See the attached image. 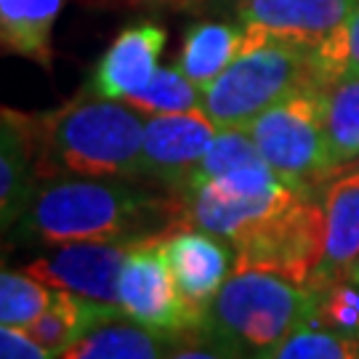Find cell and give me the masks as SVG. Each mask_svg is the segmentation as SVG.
Wrapping results in <instances>:
<instances>
[{
	"label": "cell",
	"instance_id": "obj_3",
	"mask_svg": "<svg viewBox=\"0 0 359 359\" xmlns=\"http://www.w3.org/2000/svg\"><path fill=\"white\" fill-rule=\"evenodd\" d=\"M320 287L271 271H231L208 306L203 333L237 359H271L295 330L320 314Z\"/></svg>",
	"mask_w": 359,
	"mask_h": 359
},
{
	"label": "cell",
	"instance_id": "obj_13",
	"mask_svg": "<svg viewBox=\"0 0 359 359\" xmlns=\"http://www.w3.org/2000/svg\"><path fill=\"white\" fill-rule=\"evenodd\" d=\"M38 184V117L3 107L0 112V224L6 234L25 216Z\"/></svg>",
	"mask_w": 359,
	"mask_h": 359
},
{
	"label": "cell",
	"instance_id": "obj_14",
	"mask_svg": "<svg viewBox=\"0 0 359 359\" xmlns=\"http://www.w3.org/2000/svg\"><path fill=\"white\" fill-rule=\"evenodd\" d=\"M165 29L152 22H142L123 29L99 59L88 83V90L102 99H128L152 83L160 69V53L165 46Z\"/></svg>",
	"mask_w": 359,
	"mask_h": 359
},
{
	"label": "cell",
	"instance_id": "obj_19",
	"mask_svg": "<svg viewBox=\"0 0 359 359\" xmlns=\"http://www.w3.org/2000/svg\"><path fill=\"white\" fill-rule=\"evenodd\" d=\"M243 48V27L203 22L194 25L181 46L179 67L194 86L205 88L237 59Z\"/></svg>",
	"mask_w": 359,
	"mask_h": 359
},
{
	"label": "cell",
	"instance_id": "obj_8",
	"mask_svg": "<svg viewBox=\"0 0 359 359\" xmlns=\"http://www.w3.org/2000/svg\"><path fill=\"white\" fill-rule=\"evenodd\" d=\"M160 240H147L130 248L117 280L120 309L133 322L173 338L203 333L200 320L181 298Z\"/></svg>",
	"mask_w": 359,
	"mask_h": 359
},
{
	"label": "cell",
	"instance_id": "obj_15",
	"mask_svg": "<svg viewBox=\"0 0 359 359\" xmlns=\"http://www.w3.org/2000/svg\"><path fill=\"white\" fill-rule=\"evenodd\" d=\"M325 210V256L314 287L346 277L359 261V173L341 170L320 189Z\"/></svg>",
	"mask_w": 359,
	"mask_h": 359
},
{
	"label": "cell",
	"instance_id": "obj_26",
	"mask_svg": "<svg viewBox=\"0 0 359 359\" xmlns=\"http://www.w3.org/2000/svg\"><path fill=\"white\" fill-rule=\"evenodd\" d=\"M320 317L335 330L357 335L359 333V285L351 280H338L320 287Z\"/></svg>",
	"mask_w": 359,
	"mask_h": 359
},
{
	"label": "cell",
	"instance_id": "obj_22",
	"mask_svg": "<svg viewBox=\"0 0 359 359\" xmlns=\"http://www.w3.org/2000/svg\"><path fill=\"white\" fill-rule=\"evenodd\" d=\"M53 287L25 269H3L0 274V325L29 327L53 301Z\"/></svg>",
	"mask_w": 359,
	"mask_h": 359
},
{
	"label": "cell",
	"instance_id": "obj_29",
	"mask_svg": "<svg viewBox=\"0 0 359 359\" xmlns=\"http://www.w3.org/2000/svg\"><path fill=\"white\" fill-rule=\"evenodd\" d=\"M344 280H351V283L359 285V261L354 264V266H351V269L346 271V277H344Z\"/></svg>",
	"mask_w": 359,
	"mask_h": 359
},
{
	"label": "cell",
	"instance_id": "obj_20",
	"mask_svg": "<svg viewBox=\"0 0 359 359\" xmlns=\"http://www.w3.org/2000/svg\"><path fill=\"white\" fill-rule=\"evenodd\" d=\"M325 136L333 176L359 157V75L338 77L322 86Z\"/></svg>",
	"mask_w": 359,
	"mask_h": 359
},
{
	"label": "cell",
	"instance_id": "obj_6",
	"mask_svg": "<svg viewBox=\"0 0 359 359\" xmlns=\"http://www.w3.org/2000/svg\"><path fill=\"white\" fill-rule=\"evenodd\" d=\"M301 194L311 192L290 187L271 170L269 163H264L194 184L181 194V200L187 208V224L213 231L234 245Z\"/></svg>",
	"mask_w": 359,
	"mask_h": 359
},
{
	"label": "cell",
	"instance_id": "obj_12",
	"mask_svg": "<svg viewBox=\"0 0 359 359\" xmlns=\"http://www.w3.org/2000/svg\"><path fill=\"white\" fill-rule=\"evenodd\" d=\"M359 6V0H240L237 25L245 40H285L314 51Z\"/></svg>",
	"mask_w": 359,
	"mask_h": 359
},
{
	"label": "cell",
	"instance_id": "obj_27",
	"mask_svg": "<svg viewBox=\"0 0 359 359\" xmlns=\"http://www.w3.org/2000/svg\"><path fill=\"white\" fill-rule=\"evenodd\" d=\"M0 359H59L53 351L40 346L25 327H0Z\"/></svg>",
	"mask_w": 359,
	"mask_h": 359
},
{
	"label": "cell",
	"instance_id": "obj_5",
	"mask_svg": "<svg viewBox=\"0 0 359 359\" xmlns=\"http://www.w3.org/2000/svg\"><path fill=\"white\" fill-rule=\"evenodd\" d=\"M245 130L269 168L301 192H320L333 179L325 136L322 86H304L253 117Z\"/></svg>",
	"mask_w": 359,
	"mask_h": 359
},
{
	"label": "cell",
	"instance_id": "obj_25",
	"mask_svg": "<svg viewBox=\"0 0 359 359\" xmlns=\"http://www.w3.org/2000/svg\"><path fill=\"white\" fill-rule=\"evenodd\" d=\"M311 65L320 86L338 77L359 75V6L311 51Z\"/></svg>",
	"mask_w": 359,
	"mask_h": 359
},
{
	"label": "cell",
	"instance_id": "obj_28",
	"mask_svg": "<svg viewBox=\"0 0 359 359\" xmlns=\"http://www.w3.org/2000/svg\"><path fill=\"white\" fill-rule=\"evenodd\" d=\"M165 359H237L229 348H224L218 341H213L205 333H189L181 335L168 351Z\"/></svg>",
	"mask_w": 359,
	"mask_h": 359
},
{
	"label": "cell",
	"instance_id": "obj_21",
	"mask_svg": "<svg viewBox=\"0 0 359 359\" xmlns=\"http://www.w3.org/2000/svg\"><path fill=\"white\" fill-rule=\"evenodd\" d=\"M133 109H139L142 115H173V112H192L200 109L203 104V88L194 86L189 77L181 72V67H160L154 72L152 83L133 93L128 99Z\"/></svg>",
	"mask_w": 359,
	"mask_h": 359
},
{
	"label": "cell",
	"instance_id": "obj_31",
	"mask_svg": "<svg viewBox=\"0 0 359 359\" xmlns=\"http://www.w3.org/2000/svg\"><path fill=\"white\" fill-rule=\"evenodd\" d=\"M357 344H359V333H357Z\"/></svg>",
	"mask_w": 359,
	"mask_h": 359
},
{
	"label": "cell",
	"instance_id": "obj_30",
	"mask_svg": "<svg viewBox=\"0 0 359 359\" xmlns=\"http://www.w3.org/2000/svg\"><path fill=\"white\" fill-rule=\"evenodd\" d=\"M341 170H348V173H359V157L354 160V163H348L346 168H341ZM341 170H338V173H341Z\"/></svg>",
	"mask_w": 359,
	"mask_h": 359
},
{
	"label": "cell",
	"instance_id": "obj_4",
	"mask_svg": "<svg viewBox=\"0 0 359 359\" xmlns=\"http://www.w3.org/2000/svg\"><path fill=\"white\" fill-rule=\"evenodd\" d=\"M304 86H320L311 51L285 40H245L237 59L203 88L205 112L216 128H245L271 104Z\"/></svg>",
	"mask_w": 359,
	"mask_h": 359
},
{
	"label": "cell",
	"instance_id": "obj_24",
	"mask_svg": "<svg viewBox=\"0 0 359 359\" xmlns=\"http://www.w3.org/2000/svg\"><path fill=\"white\" fill-rule=\"evenodd\" d=\"M271 359H359L357 335L335 330L320 317L295 330Z\"/></svg>",
	"mask_w": 359,
	"mask_h": 359
},
{
	"label": "cell",
	"instance_id": "obj_2",
	"mask_svg": "<svg viewBox=\"0 0 359 359\" xmlns=\"http://www.w3.org/2000/svg\"><path fill=\"white\" fill-rule=\"evenodd\" d=\"M147 115L117 99H80L38 115L40 181L56 176L144 181Z\"/></svg>",
	"mask_w": 359,
	"mask_h": 359
},
{
	"label": "cell",
	"instance_id": "obj_9",
	"mask_svg": "<svg viewBox=\"0 0 359 359\" xmlns=\"http://www.w3.org/2000/svg\"><path fill=\"white\" fill-rule=\"evenodd\" d=\"M216 123L203 112L149 115L144 126V181L181 194L216 139Z\"/></svg>",
	"mask_w": 359,
	"mask_h": 359
},
{
	"label": "cell",
	"instance_id": "obj_1",
	"mask_svg": "<svg viewBox=\"0 0 359 359\" xmlns=\"http://www.w3.org/2000/svg\"><path fill=\"white\" fill-rule=\"evenodd\" d=\"M187 224L179 194L147 181L56 176L38 184L25 216L11 226L19 245L56 248L69 243L160 240Z\"/></svg>",
	"mask_w": 359,
	"mask_h": 359
},
{
	"label": "cell",
	"instance_id": "obj_16",
	"mask_svg": "<svg viewBox=\"0 0 359 359\" xmlns=\"http://www.w3.org/2000/svg\"><path fill=\"white\" fill-rule=\"evenodd\" d=\"M115 317H123V309L107 306V304H99L93 298H86V295L69 293V290H56L51 306L25 330L40 346H46L56 357H62L83 335H88L93 327L115 320Z\"/></svg>",
	"mask_w": 359,
	"mask_h": 359
},
{
	"label": "cell",
	"instance_id": "obj_18",
	"mask_svg": "<svg viewBox=\"0 0 359 359\" xmlns=\"http://www.w3.org/2000/svg\"><path fill=\"white\" fill-rule=\"evenodd\" d=\"M65 0H0L3 48L38 65L51 62V29Z\"/></svg>",
	"mask_w": 359,
	"mask_h": 359
},
{
	"label": "cell",
	"instance_id": "obj_23",
	"mask_svg": "<svg viewBox=\"0 0 359 359\" xmlns=\"http://www.w3.org/2000/svg\"><path fill=\"white\" fill-rule=\"evenodd\" d=\"M266 160L261 157L256 142L250 139V133L245 128H218L216 139L210 142L205 157L197 163L192 179L187 184V189L194 184H203V181L218 179V176H226L234 170H245V168L264 165ZM184 189V192H187ZM181 192V194H184ZM179 194V197H181Z\"/></svg>",
	"mask_w": 359,
	"mask_h": 359
},
{
	"label": "cell",
	"instance_id": "obj_10",
	"mask_svg": "<svg viewBox=\"0 0 359 359\" xmlns=\"http://www.w3.org/2000/svg\"><path fill=\"white\" fill-rule=\"evenodd\" d=\"M133 245L126 243H69L32 258L22 269L53 290L86 295L107 306H117V280Z\"/></svg>",
	"mask_w": 359,
	"mask_h": 359
},
{
	"label": "cell",
	"instance_id": "obj_17",
	"mask_svg": "<svg viewBox=\"0 0 359 359\" xmlns=\"http://www.w3.org/2000/svg\"><path fill=\"white\" fill-rule=\"evenodd\" d=\"M176 341L123 314L93 327L59 359H165Z\"/></svg>",
	"mask_w": 359,
	"mask_h": 359
},
{
	"label": "cell",
	"instance_id": "obj_11",
	"mask_svg": "<svg viewBox=\"0 0 359 359\" xmlns=\"http://www.w3.org/2000/svg\"><path fill=\"white\" fill-rule=\"evenodd\" d=\"M179 293L200 325H205L208 306L234 271V248L224 237L192 224H181L160 240Z\"/></svg>",
	"mask_w": 359,
	"mask_h": 359
},
{
	"label": "cell",
	"instance_id": "obj_7",
	"mask_svg": "<svg viewBox=\"0 0 359 359\" xmlns=\"http://www.w3.org/2000/svg\"><path fill=\"white\" fill-rule=\"evenodd\" d=\"M231 248L234 271H271L298 285H314L325 256V210L320 192L301 194Z\"/></svg>",
	"mask_w": 359,
	"mask_h": 359
}]
</instances>
